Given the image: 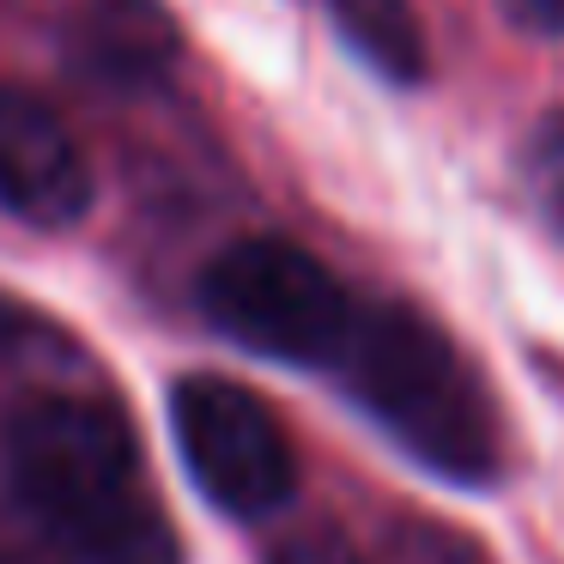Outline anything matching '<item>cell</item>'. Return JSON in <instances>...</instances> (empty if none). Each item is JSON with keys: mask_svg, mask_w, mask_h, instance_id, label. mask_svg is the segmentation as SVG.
<instances>
[{"mask_svg": "<svg viewBox=\"0 0 564 564\" xmlns=\"http://www.w3.org/2000/svg\"><path fill=\"white\" fill-rule=\"evenodd\" d=\"M352 401L449 486H486L503 467L491 394L462 346L419 310H370L340 352Z\"/></svg>", "mask_w": 564, "mask_h": 564, "instance_id": "obj_1", "label": "cell"}, {"mask_svg": "<svg viewBox=\"0 0 564 564\" xmlns=\"http://www.w3.org/2000/svg\"><path fill=\"white\" fill-rule=\"evenodd\" d=\"M7 474L19 503L55 546H79L128 516H140V443L116 406L55 394L13 419L7 431Z\"/></svg>", "mask_w": 564, "mask_h": 564, "instance_id": "obj_2", "label": "cell"}, {"mask_svg": "<svg viewBox=\"0 0 564 564\" xmlns=\"http://www.w3.org/2000/svg\"><path fill=\"white\" fill-rule=\"evenodd\" d=\"M200 304L213 328L280 365H340L358 328V310L346 285L328 273V261H316L285 237L231 243L200 280Z\"/></svg>", "mask_w": 564, "mask_h": 564, "instance_id": "obj_3", "label": "cell"}, {"mask_svg": "<svg viewBox=\"0 0 564 564\" xmlns=\"http://www.w3.org/2000/svg\"><path fill=\"white\" fill-rule=\"evenodd\" d=\"M171 431L188 479L225 516H273L297 491V455L285 425L256 389L225 377H183L171 389Z\"/></svg>", "mask_w": 564, "mask_h": 564, "instance_id": "obj_4", "label": "cell"}, {"mask_svg": "<svg viewBox=\"0 0 564 564\" xmlns=\"http://www.w3.org/2000/svg\"><path fill=\"white\" fill-rule=\"evenodd\" d=\"M0 207L25 225L62 231L91 207V164L67 122L25 86L0 79Z\"/></svg>", "mask_w": 564, "mask_h": 564, "instance_id": "obj_5", "label": "cell"}, {"mask_svg": "<svg viewBox=\"0 0 564 564\" xmlns=\"http://www.w3.org/2000/svg\"><path fill=\"white\" fill-rule=\"evenodd\" d=\"M334 31L365 67H377L394 86L425 79V31L406 0H328Z\"/></svg>", "mask_w": 564, "mask_h": 564, "instance_id": "obj_6", "label": "cell"}, {"mask_svg": "<svg viewBox=\"0 0 564 564\" xmlns=\"http://www.w3.org/2000/svg\"><path fill=\"white\" fill-rule=\"evenodd\" d=\"M528 183H534L540 207L552 213V225H564V116L540 128L528 147Z\"/></svg>", "mask_w": 564, "mask_h": 564, "instance_id": "obj_7", "label": "cell"}, {"mask_svg": "<svg viewBox=\"0 0 564 564\" xmlns=\"http://www.w3.org/2000/svg\"><path fill=\"white\" fill-rule=\"evenodd\" d=\"M268 564H365L352 552V540L334 534V528H297V534H285L280 546H273Z\"/></svg>", "mask_w": 564, "mask_h": 564, "instance_id": "obj_8", "label": "cell"}, {"mask_svg": "<svg viewBox=\"0 0 564 564\" xmlns=\"http://www.w3.org/2000/svg\"><path fill=\"white\" fill-rule=\"evenodd\" d=\"M510 13L522 19L528 31H546V37H564V0H510Z\"/></svg>", "mask_w": 564, "mask_h": 564, "instance_id": "obj_9", "label": "cell"}]
</instances>
